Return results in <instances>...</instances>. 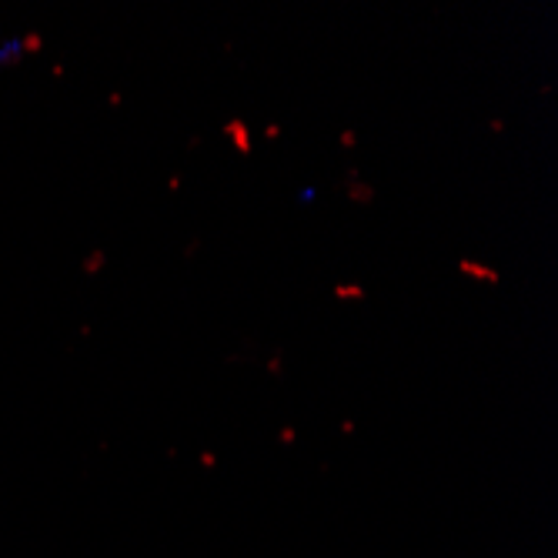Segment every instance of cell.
I'll return each mask as SVG.
<instances>
[{"instance_id":"cell-3","label":"cell","mask_w":558,"mask_h":558,"mask_svg":"<svg viewBox=\"0 0 558 558\" xmlns=\"http://www.w3.org/2000/svg\"><path fill=\"white\" fill-rule=\"evenodd\" d=\"M335 294H338V298H354V301L365 298V291H362L359 284H338V288H335Z\"/></svg>"},{"instance_id":"cell-2","label":"cell","mask_w":558,"mask_h":558,"mask_svg":"<svg viewBox=\"0 0 558 558\" xmlns=\"http://www.w3.org/2000/svg\"><path fill=\"white\" fill-rule=\"evenodd\" d=\"M228 134H234V147L238 150H247L251 144H247V128H241V121H231L228 124Z\"/></svg>"},{"instance_id":"cell-1","label":"cell","mask_w":558,"mask_h":558,"mask_svg":"<svg viewBox=\"0 0 558 558\" xmlns=\"http://www.w3.org/2000/svg\"><path fill=\"white\" fill-rule=\"evenodd\" d=\"M459 268H462L465 275H472L475 281H488V284H495V281H498V275H495L492 268H482V265H475V262H469V258H465V262H459Z\"/></svg>"}]
</instances>
